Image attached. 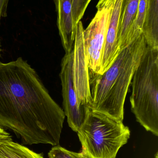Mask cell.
<instances>
[{"label": "cell", "mask_w": 158, "mask_h": 158, "mask_svg": "<svg viewBox=\"0 0 158 158\" xmlns=\"http://www.w3.org/2000/svg\"><path fill=\"white\" fill-rule=\"evenodd\" d=\"M9 1L0 0V24L2 17L7 16V10Z\"/></svg>", "instance_id": "2e32d148"}, {"label": "cell", "mask_w": 158, "mask_h": 158, "mask_svg": "<svg viewBox=\"0 0 158 158\" xmlns=\"http://www.w3.org/2000/svg\"><path fill=\"white\" fill-rule=\"evenodd\" d=\"M11 138V136L10 133L7 132L3 127L0 125V139H10Z\"/></svg>", "instance_id": "e0dca14e"}, {"label": "cell", "mask_w": 158, "mask_h": 158, "mask_svg": "<svg viewBox=\"0 0 158 158\" xmlns=\"http://www.w3.org/2000/svg\"><path fill=\"white\" fill-rule=\"evenodd\" d=\"M77 133L82 152L88 158H116L130 136L123 121L90 109Z\"/></svg>", "instance_id": "277c9868"}, {"label": "cell", "mask_w": 158, "mask_h": 158, "mask_svg": "<svg viewBox=\"0 0 158 158\" xmlns=\"http://www.w3.org/2000/svg\"><path fill=\"white\" fill-rule=\"evenodd\" d=\"M139 0H123L118 29L120 51L128 46L127 40L137 13Z\"/></svg>", "instance_id": "30bf717a"}, {"label": "cell", "mask_w": 158, "mask_h": 158, "mask_svg": "<svg viewBox=\"0 0 158 158\" xmlns=\"http://www.w3.org/2000/svg\"><path fill=\"white\" fill-rule=\"evenodd\" d=\"M35 70L20 57L0 62V125L23 144L60 145L65 119Z\"/></svg>", "instance_id": "6da1fadb"}, {"label": "cell", "mask_w": 158, "mask_h": 158, "mask_svg": "<svg viewBox=\"0 0 158 158\" xmlns=\"http://www.w3.org/2000/svg\"><path fill=\"white\" fill-rule=\"evenodd\" d=\"M131 111L136 121L158 136V49L147 46L131 83Z\"/></svg>", "instance_id": "3957f363"}, {"label": "cell", "mask_w": 158, "mask_h": 158, "mask_svg": "<svg viewBox=\"0 0 158 158\" xmlns=\"http://www.w3.org/2000/svg\"><path fill=\"white\" fill-rule=\"evenodd\" d=\"M48 156L49 158H88L82 152L71 151L60 145L52 147L49 152Z\"/></svg>", "instance_id": "9a60e30c"}, {"label": "cell", "mask_w": 158, "mask_h": 158, "mask_svg": "<svg viewBox=\"0 0 158 158\" xmlns=\"http://www.w3.org/2000/svg\"><path fill=\"white\" fill-rule=\"evenodd\" d=\"M142 34L148 47L158 49V0H147Z\"/></svg>", "instance_id": "8fae6325"}, {"label": "cell", "mask_w": 158, "mask_h": 158, "mask_svg": "<svg viewBox=\"0 0 158 158\" xmlns=\"http://www.w3.org/2000/svg\"><path fill=\"white\" fill-rule=\"evenodd\" d=\"M83 23L77 25L73 50V80L78 103L81 107L89 108L91 95L89 83V70L83 39Z\"/></svg>", "instance_id": "52a82bcc"}, {"label": "cell", "mask_w": 158, "mask_h": 158, "mask_svg": "<svg viewBox=\"0 0 158 158\" xmlns=\"http://www.w3.org/2000/svg\"><path fill=\"white\" fill-rule=\"evenodd\" d=\"M147 47L142 34L120 52L104 73H89L91 110L123 121L126 97Z\"/></svg>", "instance_id": "7a4b0ae2"}, {"label": "cell", "mask_w": 158, "mask_h": 158, "mask_svg": "<svg viewBox=\"0 0 158 158\" xmlns=\"http://www.w3.org/2000/svg\"><path fill=\"white\" fill-rule=\"evenodd\" d=\"M123 0H114L109 27L102 52L98 74L102 75L112 65L120 54L118 29Z\"/></svg>", "instance_id": "ba28073f"}, {"label": "cell", "mask_w": 158, "mask_h": 158, "mask_svg": "<svg viewBox=\"0 0 158 158\" xmlns=\"http://www.w3.org/2000/svg\"><path fill=\"white\" fill-rule=\"evenodd\" d=\"M147 2V0H139L136 16L127 40L128 46L142 34Z\"/></svg>", "instance_id": "4fadbf2b"}, {"label": "cell", "mask_w": 158, "mask_h": 158, "mask_svg": "<svg viewBox=\"0 0 158 158\" xmlns=\"http://www.w3.org/2000/svg\"><path fill=\"white\" fill-rule=\"evenodd\" d=\"M114 0H101L94 18L83 31V39L89 73L98 74Z\"/></svg>", "instance_id": "5b68a950"}, {"label": "cell", "mask_w": 158, "mask_h": 158, "mask_svg": "<svg viewBox=\"0 0 158 158\" xmlns=\"http://www.w3.org/2000/svg\"><path fill=\"white\" fill-rule=\"evenodd\" d=\"M1 49L0 48V53H1Z\"/></svg>", "instance_id": "ac0fdd59"}, {"label": "cell", "mask_w": 158, "mask_h": 158, "mask_svg": "<svg viewBox=\"0 0 158 158\" xmlns=\"http://www.w3.org/2000/svg\"><path fill=\"white\" fill-rule=\"evenodd\" d=\"M57 13V26L65 53L73 48L76 29L74 25L71 12L72 0L54 1Z\"/></svg>", "instance_id": "9c48e42d"}, {"label": "cell", "mask_w": 158, "mask_h": 158, "mask_svg": "<svg viewBox=\"0 0 158 158\" xmlns=\"http://www.w3.org/2000/svg\"><path fill=\"white\" fill-rule=\"evenodd\" d=\"M90 2V0H72L71 12L74 25L76 28L81 22V19Z\"/></svg>", "instance_id": "5bb4252c"}, {"label": "cell", "mask_w": 158, "mask_h": 158, "mask_svg": "<svg viewBox=\"0 0 158 158\" xmlns=\"http://www.w3.org/2000/svg\"><path fill=\"white\" fill-rule=\"evenodd\" d=\"M0 158H44L27 147L14 142L12 139H0Z\"/></svg>", "instance_id": "7c38bea8"}, {"label": "cell", "mask_w": 158, "mask_h": 158, "mask_svg": "<svg viewBox=\"0 0 158 158\" xmlns=\"http://www.w3.org/2000/svg\"><path fill=\"white\" fill-rule=\"evenodd\" d=\"M73 51L65 53L61 63L60 74L62 85L63 106L70 128L77 133L85 122L90 109L81 107L78 103L73 80Z\"/></svg>", "instance_id": "8992f818"}]
</instances>
